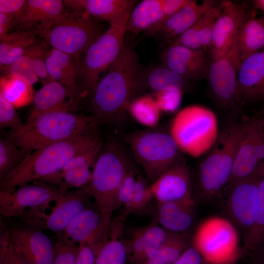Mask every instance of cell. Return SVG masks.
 <instances>
[{
  "label": "cell",
  "mask_w": 264,
  "mask_h": 264,
  "mask_svg": "<svg viewBox=\"0 0 264 264\" xmlns=\"http://www.w3.org/2000/svg\"><path fill=\"white\" fill-rule=\"evenodd\" d=\"M264 83V50L245 59L240 64L237 80L238 105L255 101Z\"/></svg>",
  "instance_id": "obj_24"
},
{
  "label": "cell",
  "mask_w": 264,
  "mask_h": 264,
  "mask_svg": "<svg viewBox=\"0 0 264 264\" xmlns=\"http://www.w3.org/2000/svg\"><path fill=\"white\" fill-rule=\"evenodd\" d=\"M218 4V2L214 0H204L201 3L191 0L187 5L150 33L159 34L171 43Z\"/></svg>",
  "instance_id": "obj_25"
},
{
  "label": "cell",
  "mask_w": 264,
  "mask_h": 264,
  "mask_svg": "<svg viewBox=\"0 0 264 264\" xmlns=\"http://www.w3.org/2000/svg\"><path fill=\"white\" fill-rule=\"evenodd\" d=\"M256 253L259 254L261 263L264 264V244Z\"/></svg>",
  "instance_id": "obj_55"
},
{
  "label": "cell",
  "mask_w": 264,
  "mask_h": 264,
  "mask_svg": "<svg viewBox=\"0 0 264 264\" xmlns=\"http://www.w3.org/2000/svg\"><path fill=\"white\" fill-rule=\"evenodd\" d=\"M258 171L259 196L256 220L250 233L243 241L246 250L253 252L264 244V161L259 164Z\"/></svg>",
  "instance_id": "obj_33"
},
{
  "label": "cell",
  "mask_w": 264,
  "mask_h": 264,
  "mask_svg": "<svg viewBox=\"0 0 264 264\" xmlns=\"http://www.w3.org/2000/svg\"><path fill=\"white\" fill-rule=\"evenodd\" d=\"M47 44L44 41L39 40L29 46L24 54L31 59L37 75L39 79L44 81V84L51 81L45 65L46 55L49 49Z\"/></svg>",
  "instance_id": "obj_40"
},
{
  "label": "cell",
  "mask_w": 264,
  "mask_h": 264,
  "mask_svg": "<svg viewBox=\"0 0 264 264\" xmlns=\"http://www.w3.org/2000/svg\"><path fill=\"white\" fill-rule=\"evenodd\" d=\"M163 17L162 0H144L132 9L127 24V32L133 34L150 31Z\"/></svg>",
  "instance_id": "obj_29"
},
{
  "label": "cell",
  "mask_w": 264,
  "mask_h": 264,
  "mask_svg": "<svg viewBox=\"0 0 264 264\" xmlns=\"http://www.w3.org/2000/svg\"><path fill=\"white\" fill-rule=\"evenodd\" d=\"M24 124L14 108L0 94V127L17 130Z\"/></svg>",
  "instance_id": "obj_45"
},
{
  "label": "cell",
  "mask_w": 264,
  "mask_h": 264,
  "mask_svg": "<svg viewBox=\"0 0 264 264\" xmlns=\"http://www.w3.org/2000/svg\"><path fill=\"white\" fill-rule=\"evenodd\" d=\"M103 142L99 132L55 143L29 153L0 181V190H11L60 172L73 157Z\"/></svg>",
  "instance_id": "obj_3"
},
{
  "label": "cell",
  "mask_w": 264,
  "mask_h": 264,
  "mask_svg": "<svg viewBox=\"0 0 264 264\" xmlns=\"http://www.w3.org/2000/svg\"><path fill=\"white\" fill-rule=\"evenodd\" d=\"M128 144L133 156L152 182L181 156L169 132L150 130L130 135Z\"/></svg>",
  "instance_id": "obj_9"
},
{
  "label": "cell",
  "mask_w": 264,
  "mask_h": 264,
  "mask_svg": "<svg viewBox=\"0 0 264 264\" xmlns=\"http://www.w3.org/2000/svg\"><path fill=\"white\" fill-rule=\"evenodd\" d=\"M253 3L256 7L264 12V0H255Z\"/></svg>",
  "instance_id": "obj_54"
},
{
  "label": "cell",
  "mask_w": 264,
  "mask_h": 264,
  "mask_svg": "<svg viewBox=\"0 0 264 264\" xmlns=\"http://www.w3.org/2000/svg\"><path fill=\"white\" fill-rule=\"evenodd\" d=\"M146 80L147 85L154 93L169 88L179 89L183 91L189 82L163 65L152 69L149 72Z\"/></svg>",
  "instance_id": "obj_36"
},
{
  "label": "cell",
  "mask_w": 264,
  "mask_h": 264,
  "mask_svg": "<svg viewBox=\"0 0 264 264\" xmlns=\"http://www.w3.org/2000/svg\"><path fill=\"white\" fill-rule=\"evenodd\" d=\"M15 16L0 13V37L9 32Z\"/></svg>",
  "instance_id": "obj_52"
},
{
  "label": "cell",
  "mask_w": 264,
  "mask_h": 264,
  "mask_svg": "<svg viewBox=\"0 0 264 264\" xmlns=\"http://www.w3.org/2000/svg\"><path fill=\"white\" fill-rule=\"evenodd\" d=\"M130 169L128 157L119 144L112 140L104 143L93 165L90 182L85 187L94 199L95 207L102 214L111 218L119 207L117 191Z\"/></svg>",
  "instance_id": "obj_5"
},
{
  "label": "cell",
  "mask_w": 264,
  "mask_h": 264,
  "mask_svg": "<svg viewBox=\"0 0 264 264\" xmlns=\"http://www.w3.org/2000/svg\"><path fill=\"white\" fill-rule=\"evenodd\" d=\"M185 233H175L142 264H173L189 246Z\"/></svg>",
  "instance_id": "obj_34"
},
{
  "label": "cell",
  "mask_w": 264,
  "mask_h": 264,
  "mask_svg": "<svg viewBox=\"0 0 264 264\" xmlns=\"http://www.w3.org/2000/svg\"><path fill=\"white\" fill-rule=\"evenodd\" d=\"M250 18L251 13L246 2L222 1L209 48L210 59L224 54L233 46L242 25Z\"/></svg>",
  "instance_id": "obj_16"
},
{
  "label": "cell",
  "mask_w": 264,
  "mask_h": 264,
  "mask_svg": "<svg viewBox=\"0 0 264 264\" xmlns=\"http://www.w3.org/2000/svg\"><path fill=\"white\" fill-rule=\"evenodd\" d=\"M150 188L158 203L193 199L190 170L181 155L152 182Z\"/></svg>",
  "instance_id": "obj_17"
},
{
  "label": "cell",
  "mask_w": 264,
  "mask_h": 264,
  "mask_svg": "<svg viewBox=\"0 0 264 264\" xmlns=\"http://www.w3.org/2000/svg\"><path fill=\"white\" fill-rule=\"evenodd\" d=\"M133 8L123 12L110 22L108 28L77 61V85L83 98L90 97L100 73L109 68L120 54L124 45L127 22Z\"/></svg>",
  "instance_id": "obj_4"
},
{
  "label": "cell",
  "mask_w": 264,
  "mask_h": 264,
  "mask_svg": "<svg viewBox=\"0 0 264 264\" xmlns=\"http://www.w3.org/2000/svg\"><path fill=\"white\" fill-rule=\"evenodd\" d=\"M97 253L88 245H79L75 264H95Z\"/></svg>",
  "instance_id": "obj_50"
},
{
  "label": "cell",
  "mask_w": 264,
  "mask_h": 264,
  "mask_svg": "<svg viewBox=\"0 0 264 264\" xmlns=\"http://www.w3.org/2000/svg\"><path fill=\"white\" fill-rule=\"evenodd\" d=\"M193 244L202 257L211 264H226L238 252L239 236L234 224L226 219L213 217L197 228Z\"/></svg>",
  "instance_id": "obj_10"
},
{
  "label": "cell",
  "mask_w": 264,
  "mask_h": 264,
  "mask_svg": "<svg viewBox=\"0 0 264 264\" xmlns=\"http://www.w3.org/2000/svg\"><path fill=\"white\" fill-rule=\"evenodd\" d=\"M242 125L233 123L226 126L200 162L198 180L203 198H214L225 190L232 174Z\"/></svg>",
  "instance_id": "obj_6"
},
{
  "label": "cell",
  "mask_w": 264,
  "mask_h": 264,
  "mask_svg": "<svg viewBox=\"0 0 264 264\" xmlns=\"http://www.w3.org/2000/svg\"><path fill=\"white\" fill-rule=\"evenodd\" d=\"M98 82L90 96L93 116L98 123L116 125L122 122L139 88V65L135 51L126 45Z\"/></svg>",
  "instance_id": "obj_1"
},
{
  "label": "cell",
  "mask_w": 264,
  "mask_h": 264,
  "mask_svg": "<svg viewBox=\"0 0 264 264\" xmlns=\"http://www.w3.org/2000/svg\"><path fill=\"white\" fill-rule=\"evenodd\" d=\"M260 21L262 22L263 23V25H264V17H262L261 19H260Z\"/></svg>",
  "instance_id": "obj_56"
},
{
  "label": "cell",
  "mask_w": 264,
  "mask_h": 264,
  "mask_svg": "<svg viewBox=\"0 0 264 264\" xmlns=\"http://www.w3.org/2000/svg\"><path fill=\"white\" fill-rule=\"evenodd\" d=\"M153 197L150 185L138 176L131 200L125 208V215L138 212L145 209Z\"/></svg>",
  "instance_id": "obj_42"
},
{
  "label": "cell",
  "mask_w": 264,
  "mask_h": 264,
  "mask_svg": "<svg viewBox=\"0 0 264 264\" xmlns=\"http://www.w3.org/2000/svg\"><path fill=\"white\" fill-rule=\"evenodd\" d=\"M137 177H136L134 172L130 169L124 177L117 191V201L119 207L122 206L125 208L130 203Z\"/></svg>",
  "instance_id": "obj_47"
},
{
  "label": "cell",
  "mask_w": 264,
  "mask_h": 264,
  "mask_svg": "<svg viewBox=\"0 0 264 264\" xmlns=\"http://www.w3.org/2000/svg\"><path fill=\"white\" fill-rule=\"evenodd\" d=\"M222 1L209 9L199 20L198 39L202 49L209 48L215 22L220 15Z\"/></svg>",
  "instance_id": "obj_39"
},
{
  "label": "cell",
  "mask_w": 264,
  "mask_h": 264,
  "mask_svg": "<svg viewBox=\"0 0 264 264\" xmlns=\"http://www.w3.org/2000/svg\"><path fill=\"white\" fill-rule=\"evenodd\" d=\"M183 91L169 88L154 93V98L161 112H172L179 106Z\"/></svg>",
  "instance_id": "obj_44"
},
{
  "label": "cell",
  "mask_w": 264,
  "mask_h": 264,
  "mask_svg": "<svg viewBox=\"0 0 264 264\" xmlns=\"http://www.w3.org/2000/svg\"><path fill=\"white\" fill-rule=\"evenodd\" d=\"M66 12L64 1L27 0L14 17L11 30L37 29L41 34Z\"/></svg>",
  "instance_id": "obj_19"
},
{
  "label": "cell",
  "mask_w": 264,
  "mask_h": 264,
  "mask_svg": "<svg viewBox=\"0 0 264 264\" xmlns=\"http://www.w3.org/2000/svg\"><path fill=\"white\" fill-rule=\"evenodd\" d=\"M83 98L78 89L50 81L34 93L33 107L29 117L56 110L76 111Z\"/></svg>",
  "instance_id": "obj_21"
},
{
  "label": "cell",
  "mask_w": 264,
  "mask_h": 264,
  "mask_svg": "<svg viewBox=\"0 0 264 264\" xmlns=\"http://www.w3.org/2000/svg\"><path fill=\"white\" fill-rule=\"evenodd\" d=\"M9 237L31 264H52L55 246L41 229L24 225L8 231Z\"/></svg>",
  "instance_id": "obj_18"
},
{
  "label": "cell",
  "mask_w": 264,
  "mask_h": 264,
  "mask_svg": "<svg viewBox=\"0 0 264 264\" xmlns=\"http://www.w3.org/2000/svg\"><path fill=\"white\" fill-rule=\"evenodd\" d=\"M239 66L237 41L226 53L210 59L207 77L210 88L215 100L224 109L238 105L237 80Z\"/></svg>",
  "instance_id": "obj_14"
},
{
  "label": "cell",
  "mask_w": 264,
  "mask_h": 264,
  "mask_svg": "<svg viewBox=\"0 0 264 264\" xmlns=\"http://www.w3.org/2000/svg\"><path fill=\"white\" fill-rule=\"evenodd\" d=\"M0 264H31L12 243L8 231L0 240Z\"/></svg>",
  "instance_id": "obj_43"
},
{
  "label": "cell",
  "mask_w": 264,
  "mask_h": 264,
  "mask_svg": "<svg viewBox=\"0 0 264 264\" xmlns=\"http://www.w3.org/2000/svg\"><path fill=\"white\" fill-rule=\"evenodd\" d=\"M65 8L68 11H81L94 19L109 23L126 11L133 8V0H66Z\"/></svg>",
  "instance_id": "obj_27"
},
{
  "label": "cell",
  "mask_w": 264,
  "mask_h": 264,
  "mask_svg": "<svg viewBox=\"0 0 264 264\" xmlns=\"http://www.w3.org/2000/svg\"><path fill=\"white\" fill-rule=\"evenodd\" d=\"M40 32L28 29L9 32L0 37V65L3 69L23 56L26 49L40 40Z\"/></svg>",
  "instance_id": "obj_28"
},
{
  "label": "cell",
  "mask_w": 264,
  "mask_h": 264,
  "mask_svg": "<svg viewBox=\"0 0 264 264\" xmlns=\"http://www.w3.org/2000/svg\"><path fill=\"white\" fill-rule=\"evenodd\" d=\"M110 218L100 213L94 205L89 206L71 220L57 235L58 239L78 245H89L97 253L107 241Z\"/></svg>",
  "instance_id": "obj_15"
},
{
  "label": "cell",
  "mask_w": 264,
  "mask_h": 264,
  "mask_svg": "<svg viewBox=\"0 0 264 264\" xmlns=\"http://www.w3.org/2000/svg\"><path fill=\"white\" fill-rule=\"evenodd\" d=\"M169 132L180 151L194 157L210 151L220 133L215 113L198 105L179 110L171 121Z\"/></svg>",
  "instance_id": "obj_7"
},
{
  "label": "cell",
  "mask_w": 264,
  "mask_h": 264,
  "mask_svg": "<svg viewBox=\"0 0 264 264\" xmlns=\"http://www.w3.org/2000/svg\"><path fill=\"white\" fill-rule=\"evenodd\" d=\"M127 258L125 244L112 238L107 241L97 252L95 264H125Z\"/></svg>",
  "instance_id": "obj_38"
},
{
  "label": "cell",
  "mask_w": 264,
  "mask_h": 264,
  "mask_svg": "<svg viewBox=\"0 0 264 264\" xmlns=\"http://www.w3.org/2000/svg\"><path fill=\"white\" fill-rule=\"evenodd\" d=\"M25 0H0V13L16 16L26 3Z\"/></svg>",
  "instance_id": "obj_51"
},
{
  "label": "cell",
  "mask_w": 264,
  "mask_h": 264,
  "mask_svg": "<svg viewBox=\"0 0 264 264\" xmlns=\"http://www.w3.org/2000/svg\"><path fill=\"white\" fill-rule=\"evenodd\" d=\"M28 152L21 150L7 138L0 139V181L23 160Z\"/></svg>",
  "instance_id": "obj_37"
},
{
  "label": "cell",
  "mask_w": 264,
  "mask_h": 264,
  "mask_svg": "<svg viewBox=\"0 0 264 264\" xmlns=\"http://www.w3.org/2000/svg\"><path fill=\"white\" fill-rule=\"evenodd\" d=\"M202 256L195 247L185 249L173 264H200Z\"/></svg>",
  "instance_id": "obj_49"
},
{
  "label": "cell",
  "mask_w": 264,
  "mask_h": 264,
  "mask_svg": "<svg viewBox=\"0 0 264 264\" xmlns=\"http://www.w3.org/2000/svg\"><path fill=\"white\" fill-rule=\"evenodd\" d=\"M45 65L51 81L58 82L79 90L77 85V60L75 58L52 48L47 53Z\"/></svg>",
  "instance_id": "obj_30"
},
{
  "label": "cell",
  "mask_w": 264,
  "mask_h": 264,
  "mask_svg": "<svg viewBox=\"0 0 264 264\" xmlns=\"http://www.w3.org/2000/svg\"><path fill=\"white\" fill-rule=\"evenodd\" d=\"M99 125L91 115L56 110L28 117L21 128L9 130L3 137L29 153L55 143L98 132Z\"/></svg>",
  "instance_id": "obj_2"
},
{
  "label": "cell",
  "mask_w": 264,
  "mask_h": 264,
  "mask_svg": "<svg viewBox=\"0 0 264 264\" xmlns=\"http://www.w3.org/2000/svg\"><path fill=\"white\" fill-rule=\"evenodd\" d=\"M0 191V214L5 218L20 216L31 208L49 204L68 190L40 181Z\"/></svg>",
  "instance_id": "obj_13"
},
{
  "label": "cell",
  "mask_w": 264,
  "mask_h": 264,
  "mask_svg": "<svg viewBox=\"0 0 264 264\" xmlns=\"http://www.w3.org/2000/svg\"><path fill=\"white\" fill-rule=\"evenodd\" d=\"M105 31L99 21L85 12L66 10L65 14L48 26L40 37L52 48L78 61Z\"/></svg>",
  "instance_id": "obj_8"
},
{
  "label": "cell",
  "mask_w": 264,
  "mask_h": 264,
  "mask_svg": "<svg viewBox=\"0 0 264 264\" xmlns=\"http://www.w3.org/2000/svg\"><path fill=\"white\" fill-rule=\"evenodd\" d=\"M194 220V199L157 204V222L168 232L185 233L192 226Z\"/></svg>",
  "instance_id": "obj_26"
},
{
  "label": "cell",
  "mask_w": 264,
  "mask_h": 264,
  "mask_svg": "<svg viewBox=\"0 0 264 264\" xmlns=\"http://www.w3.org/2000/svg\"><path fill=\"white\" fill-rule=\"evenodd\" d=\"M237 45L240 64L264 48V26L260 20L251 18L243 24L238 36Z\"/></svg>",
  "instance_id": "obj_31"
},
{
  "label": "cell",
  "mask_w": 264,
  "mask_h": 264,
  "mask_svg": "<svg viewBox=\"0 0 264 264\" xmlns=\"http://www.w3.org/2000/svg\"><path fill=\"white\" fill-rule=\"evenodd\" d=\"M4 69L7 74L19 78L31 86L39 80L31 59L26 55L21 56Z\"/></svg>",
  "instance_id": "obj_41"
},
{
  "label": "cell",
  "mask_w": 264,
  "mask_h": 264,
  "mask_svg": "<svg viewBox=\"0 0 264 264\" xmlns=\"http://www.w3.org/2000/svg\"><path fill=\"white\" fill-rule=\"evenodd\" d=\"M191 0H162L163 17L160 23L151 30V32L169 18L187 5Z\"/></svg>",
  "instance_id": "obj_48"
},
{
  "label": "cell",
  "mask_w": 264,
  "mask_h": 264,
  "mask_svg": "<svg viewBox=\"0 0 264 264\" xmlns=\"http://www.w3.org/2000/svg\"><path fill=\"white\" fill-rule=\"evenodd\" d=\"M174 234L154 222L135 230L125 244L130 263L142 264Z\"/></svg>",
  "instance_id": "obj_23"
},
{
  "label": "cell",
  "mask_w": 264,
  "mask_h": 264,
  "mask_svg": "<svg viewBox=\"0 0 264 264\" xmlns=\"http://www.w3.org/2000/svg\"><path fill=\"white\" fill-rule=\"evenodd\" d=\"M128 112L139 123L154 128L159 123L161 111L154 96L144 95L132 101Z\"/></svg>",
  "instance_id": "obj_35"
},
{
  "label": "cell",
  "mask_w": 264,
  "mask_h": 264,
  "mask_svg": "<svg viewBox=\"0 0 264 264\" xmlns=\"http://www.w3.org/2000/svg\"><path fill=\"white\" fill-rule=\"evenodd\" d=\"M162 58L163 66L188 81L207 77L210 60L204 50L170 45L163 52Z\"/></svg>",
  "instance_id": "obj_20"
},
{
  "label": "cell",
  "mask_w": 264,
  "mask_h": 264,
  "mask_svg": "<svg viewBox=\"0 0 264 264\" xmlns=\"http://www.w3.org/2000/svg\"><path fill=\"white\" fill-rule=\"evenodd\" d=\"M0 94L15 108L27 105L34 95L32 86L8 74L0 77Z\"/></svg>",
  "instance_id": "obj_32"
},
{
  "label": "cell",
  "mask_w": 264,
  "mask_h": 264,
  "mask_svg": "<svg viewBox=\"0 0 264 264\" xmlns=\"http://www.w3.org/2000/svg\"><path fill=\"white\" fill-rule=\"evenodd\" d=\"M258 169L227 188L226 208L232 222L242 232L243 241L256 222L259 196Z\"/></svg>",
  "instance_id": "obj_12"
},
{
  "label": "cell",
  "mask_w": 264,
  "mask_h": 264,
  "mask_svg": "<svg viewBox=\"0 0 264 264\" xmlns=\"http://www.w3.org/2000/svg\"><path fill=\"white\" fill-rule=\"evenodd\" d=\"M55 254L52 264H75L79 245L58 240L55 244Z\"/></svg>",
  "instance_id": "obj_46"
},
{
  "label": "cell",
  "mask_w": 264,
  "mask_h": 264,
  "mask_svg": "<svg viewBox=\"0 0 264 264\" xmlns=\"http://www.w3.org/2000/svg\"><path fill=\"white\" fill-rule=\"evenodd\" d=\"M260 118L242 124L229 181L225 189L252 175L259 163L256 155V137Z\"/></svg>",
  "instance_id": "obj_22"
},
{
  "label": "cell",
  "mask_w": 264,
  "mask_h": 264,
  "mask_svg": "<svg viewBox=\"0 0 264 264\" xmlns=\"http://www.w3.org/2000/svg\"><path fill=\"white\" fill-rule=\"evenodd\" d=\"M90 197L85 187L67 192L54 201L53 206H51V202L47 205L49 213L37 207L25 211L20 216L26 225L41 230L47 229L58 235L76 215L89 206Z\"/></svg>",
  "instance_id": "obj_11"
},
{
  "label": "cell",
  "mask_w": 264,
  "mask_h": 264,
  "mask_svg": "<svg viewBox=\"0 0 264 264\" xmlns=\"http://www.w3.org/2000/svg\"><path fill=\"white\" fill-rule=\"evenodd\" d=\"M256 100H261L262 101H264V83L258 91Z\"/></svg>",
  "instance_id": "obj_53"
}]
</instances>
